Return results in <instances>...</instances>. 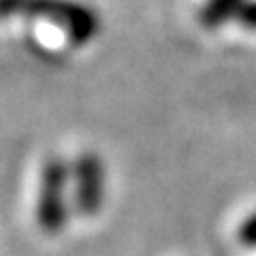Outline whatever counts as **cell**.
Listing matches in <instances>:
<instances>
[{
  "instance_id": "7a4b0ae2",
  "label": "cell",
  "mask_w": 256,
  "mask_h": 256,
  "mask_svg": "<svg viewBox=\"0 0 256 256\" xmlns=\"http://www.w3.org/2000/svg\"><path fill=\"white\" fill-rule=\"evenodd\" d=\"M70 194L79 216L94 218L100 214L107 198V166L94 150L82 152L70 162Z\"/></svg>"
},
{
  "instance_id": "6da1fadb",
  "label": "cell",
  "mask_w": 256,
  "mask_h": 256,
  "mask_svg": "<svg viewBox=\"0 0 256 256\" xmlns=\"http://www.w3.org/2000/svg\"><path fill=\"white\" fill-rule=\"evenodd\" d=\"M70 164L58 154L45 158L38 175L34 218L45 235H60L68 224Z\"/></svg>"
},
{
  "instance_id": "3957f363",
  "label": "cell",
  "mask_w": 256,
  "mask_h": 256,
  "mask_svg": "<svg viewBox=\"0 0 256 256\" xmlns=\"http://www.w3.org/2000/svg\"><path fill=\"white\" fill-rule=\"evenodd\" d=\"M237 242L248 250H256V210L246 214L237 224Z\"/></svg>"
}]
</instances>
